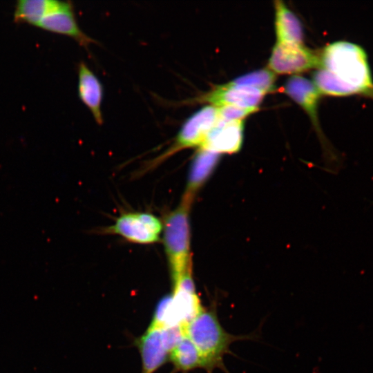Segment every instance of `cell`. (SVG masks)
I'll list each match as a JSON object with an SVG mask.
<instances>
[{
    "instance_id": "obj_1",
    "label": "cell",
    "mask_w": 373,
    "mask_h": 373,
    "mask_svg": "<svg viewBox=\"0 0 373 373\" xmlns=\"http://www.w3.org/2000/svg\"><path fill=\"white\" fill-rule=\"evenodd\" d=\"M313 79L321 94L363 95L373 99V78L367 53L356 44L337 41L326 46Z\"/></svg>"
},
{
    "instance_id": "obj_2",
    "label": "cell",
    "mask_w": 373,
    "mask_h": 373,
    "mask_svg": "<svg viewBox=\"0 0 373 373\" xmlns=\"http://www.w3.org/2000/svg\"><path fill=\"white\" fill-rule=\"evenodd\" d=\"M185 336L198 350L204 369L211 373L215 368H222L223 357L229 352L231 343L248 338L228 333L218 319L215 307H204L184 327Z\"/></svg>"
},
{
    "instance_id": "obj_3",
    "label": "cell",
    "mask_w": 373,
    "mask_h": 373,
    "mask_svg": "<svg viewBox=\"0 0 373 373\" xmlns=\"http://www.w3.org/2000/svg\"><path fill=\"white\" fill-rule=\"evenodd\" d=\"M191 205L182 202L165 218L163 242L173 285L191 272L189 212Z\"/></svg>"
},
{
    "instance_id": "obj_4",
    "label": "cell",
    "mask_w": 373,
    "mask_h": 373,
    "mask_svg": "<svg viewBox=\"0 0 373 373\" xmlns=\"http://www.w3.org/2000/svg\"><path fill=\"white\" fill-rule=\"evenodd\" d=\"M218 119V107L211 105L202 107L184 122L173 144L156 161L160 162L182 149L200 148Z\"/></svg>"
},
{
    "instance_id": "obj_5",
    "label": "cell",
    "mask_w": 373,
    "mask_h": 373,
    "mask_svg": "<svg viewBox=\"0 0 373 373\" xmlns=\"http://www.w3.org/2000/svg\"><path fill=\"white\" fill-rule=\"evenodd\" d=\"M162 227L160 219L151 213L128 212L119 216L105 232L119 235L131 242L151 244L160 240Z\"/></svg>"
},
{
    "instance_id": "obj_6",
    "label": "cell",
    "mask_w": 373,
    "mask_h": 373,
    "mask_svg": "<svg viewBox=\"0 0 373 373\" xmlns=\"http://www.w3.org/2000/svg\"><path fill=\"white\" fill-rule=\"evenodd\" d=\"M320 55L302 44L276 42L268 66L279 74H291L319 67Z\"/></svg>"
},
{
    "instance_id": "obj_7",
    "label": "cell",
    "mask_w": 373,
    "mask_h": 373,
    "mask_svg": "<svg viewBox=\"0 0 373 373\" xmlns=\"http://www.w3.org/2000/svg\"><path fill=\"white\" fill-rule=\"evenodd\" d=\"M265 94L255 88L238 86L229 82L215 87L195 100L198 102H207L216 107L234 105L258 108Z\"/></svg>"
},
{
    "instance_id": "obj_8",
    "label": "cell",
    "mask_w": 373,
    "mask_h": 373,
    "mask_svg": "<svg viewBox=\"0 0 373 373\" xmlns=\"http://www.w3.org/2000/svg\"><path fill=\"white\" fill-rule=\"evenodd\" d=\"M243 120L218 119L199 149L218 154L238 152L243 140Z\"/></svg>"
},
{
    "instance_id": "obj_9",
    "label": "cell",
    "mask_w": 373,
    "mask_h": 373,
    "mask_svg": "<svg viewBox=\"0 0 373 373\" xmlns=\"http://www.w3.org/2000/svg\"><path fill=\"white\" fill-rule=\"evenodd\" d=\"M142 358V373H154L167 360L169 352L164 343L162 328L149 325L136 341Z\"/></svg>"
},
{
    "instance_id": "obj_10",
    "label": "cell",
    "mask_w": 373,
    "mask_h": 373,
    "mask_svg": "<svg viewBox=\"0 0 373 373\" xmlns=\"http://www.w3.org/2000/svg\"><path fill=\"white\" fill-rule=\"evenodd\" d=\"M78 95L90 111L95 121L99 125L102 124L103 87L96 75L83 61L78 66Z\"/></svg>"
},
{
    "instance_id": "obj_11",
    "label": "cell",
    "mask_w": 373,
    "mask_h": 373,
    "mask_svg": "<svg viewBox=\"0 0 373 373\" xmlns=\"http://www.w3.org/2000/svg\"><path fill=\"white\" fill-rule=\"evenodd\" d=\"M220 154L199 149L193 157L187 185L182 201L191 205L199 189L204 184L217 165Z\"/></svg>"
},
{
    "instance_id": "obj_12",
    "label": "cell",
    "mask_w": 373,
    "mask_h": 373,
    "mask_svg": "<svg viewBox=\"0 0 373 373\" xmlns=\"http://www.w3.org/2000/svg\"><path fill=\"white\" fill-rule=\"evenodd\" d=\"M37 26L52 32L70 37L84 47L94 42V40L86 35L78 26L73 6L46 15Z\"/></svg>"
},
{
    "instance_id": "obj_13",
    "label": "cell",
    "mask_w": 373,
    "mask_h": 373,
    "mask_svg": "<svg viewBox=\"0 0 373 373\" xmlns=\"http://www.w3.org/2000/svg\"><path fill=\"white\" fill-rule=\"evenodd\" d=\"M285 93L300 105L318 127L317 106L321 93L309 79L298 75L289 78L285 85Z\"/></svg>"
},
{
    "instance_id": "obj_14",
    "label": "cell",
    "mask_w": 373,
    "mask_h": 373,
    "mask_svg": "<svg viewBox=\"0 0 373 373\" xmlns=\"http://www.w3.org/2000/svg\"><path fill=\"white\" fill-rule=\"evenodd\" d=\"M68 1L57 0H19L14 10V20L37 26L46 15L72 7Z\"/></svg>"
},
{
    "instance_id": "obj_15",
    "label": "cell",
    "mask_w": 373,
    "mask_h": 373,
    "mask_svg": "<svg viewBox=\"0 0 373 373\" xmlns=\"http://www.w3.org/2000/svg\"><path fill=\"white\" fill-rule=\"evenodd\" d=\"M274 4L277 42L302 44L303 31L298 17L283 1L277 0Z\"/></svg>"
},
{
    "instance_id": "obj_16",
    "label": "cell",
    "mask_w": 373,
    "mask_h": 373,
    "mask_svg": "<svg viewBox=\"0 0 373 373\" xmlns=\"http://www.w3.org/2000/svg\"><path fill=\"white\" fill-rule=\"evenodd\" d=\"M169 356L178 370L188 372L199 367L204 369L198 350L186 336L171 350Z\"/></svg>"
},
{
    "instance_id": "obj_17",
    "label": "cell",
    "mask_w": 373,
    "mask_h": 373,
    "mask_svg": "<svg viewBox=\"0 0 373 373\" xmlns=\"http://www.w3.org/2000/svg\"><path fill=\"white\" fill-rule=\"evenodd\" d=\"M276 76L269 69L258 70L231 82V84L257 88L264 93H270L275 89Z\"/></svg>"
},
{
    "instance_id": "obj_18",
    "label": "cell",
    "mask_w": 373,
    "mask_h": 373,
    "mask_svg": "<svg viewBox=\"0 0 373 373\" xmlns=\"http://www.w3.org/2000/svg\"><path fill=\"white\" fill-rule=\"evenodd\" d=\"M218 108L219 119L224 121L243 120L245 117L258 110V108L234 105H225Z\"/></svg>"
}]
</instances>
